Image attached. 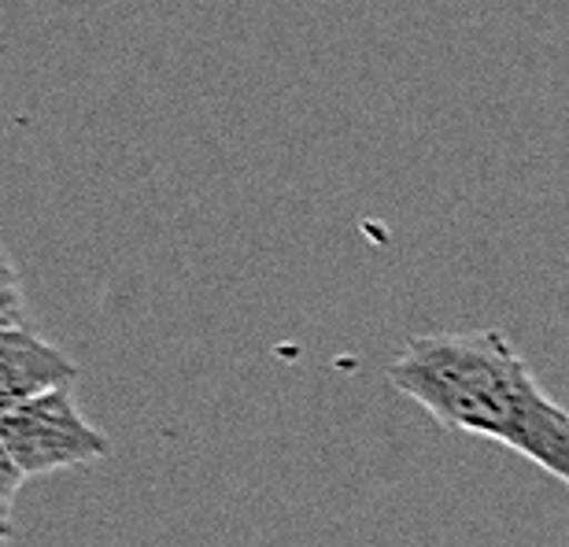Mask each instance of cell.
Returning a JSON list of instances; mask_svg holds the SVG:
<instances>
[{
    "instance_id": "1",
    "label": "cell",
    "mask_w": 569,
    "mask_h": 547,
    "mask_svg": "<svg viewBox=\"0 0 569 547\" xmlns=\"http://www.w3.org/2000/svg\"><path fill=\"white\" fill-rule=\"evenodd\" d=\"M389 381L437 426L503 444L569 488V410L503 329L418 334L389 362Z\"/></svg>"
},
{
    "instance_id": "2",
    "label": "cell",
    "mask_w": 569,
    "mask_h": 547,
    "mask_svg": "<svg viewBox=\"0 0 569 547\" xmlns=\"http://www.w3.org/2000/svg\"><path fill=\"white\" fill-rule=\"evenodd\" d=\"M0 440L27 477L108 459L111 440L74 407L71 389L44 392L0 421Z\"/></svg>"
},
{
    "instance_id": "3",
    "label": "cell",
    "mask_w": 569,
    "mask_h": 547,
    "mask_svg": "<svg viewBox=\"0 0 569 547\" xmlns=\"http://www.w3.org/2000/svg\"><path fill=\"white\" fill-rule=\"evenodd\" d=\"M78 362L30 326L0 329V421L44 392L71 389Z\"/></svg>"
},
{
    "instance_id": "4",
    "label": "cell",
    "mask_w": 569,
    "mask_h": 547,
    "mask_svg": "<svg viewBox=\"0 0 569 547\" xmlns=\"http://www.w3.org/2000/svg\"><path fill=\"white\" fill-rule=\"evenodd\" d=\"M27 326V289H22L19 267L11 263L8 248L0 245V329Z\"/></svg>"
},
{
    "instance_id": "5",
    "label": "cell",
    "mask_w": 569,
    "mask_h": 547,
    "mask_svg": "<svg viewBox=\"0 0 569 547\" xmlns=\"http://www.w3.org/2000/svg\"><path fill=\"white\" fill-rule=\"evenodd\" d=\"M27 485V474L19 470V463L11 459V451L0 440V518L11 521V510H16V499Z\"/></svg>"
},
{
    "instance_id": "6",
    "label": "cell",
    "mask_w": 569,
    "mask_h": 547,
    "mask_svg": "<svg viewBox=\"0 0 569 547\" xmlns=\"http://www.w3.org/2000/svg\"><path fill=\"white\" fill-rule=\"evenodd\" d=\"M11 537H16V529H11V521L0 518V544H8Z\"/></svg>"
}]
</instances>
